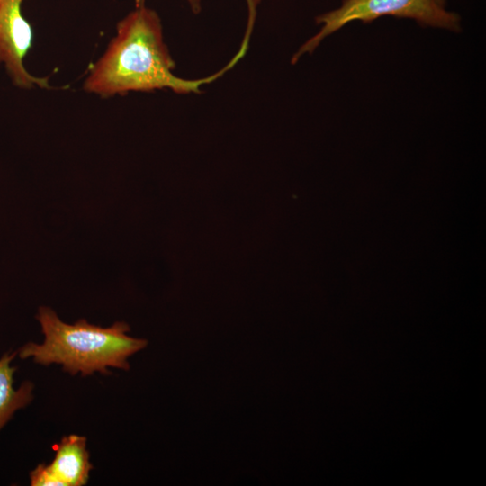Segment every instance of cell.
Returning <instances> with one entry per match:
<instances>
[{
    "label": "cell",
    "mask_w": 486,
    "mask_h": 486,
    "mask_svg": "<svg viewBox=\"0 0 486 486\" xmlns=\"http://www.w3.org/2000/svg\"><path fill=\"white\" fill-rule=\"evenodd\" d=\"M250 32L247 30L232 59L215 74L183 78L173 72L176 63L164 40L159 15L146 4L135 5L117 23L114 37L90 68L83 88L102 98L164 89L179 94H200L203 86L221 77L245 56Z\"/></svg>",
    "instance_id": "1"
},
{
    "label": "cell",
    "mask_w": 486,
    "mask_h": 486,
    "mask_svg": "<svg viewBox=\"0 0 486 486\" xmlns=\"http://www.w3.org/2000/svg\"><path fill=\"white\" fill-rule=\"evenodd\" d=\"M45 340L30 342L21 347V358L33 357L43 365L60 364L72 375L83 376L100 372L109 374L108 367L129 370L127 359L147 346L148 341L127 335L130 327L115 322L108 328L88 323L81 319L74 324L63 322L49 307L41 306L37 314Z\"/></svg>",
    "instance_id": "2"
},
{
    "label": "cell",
    "mask_w": 486,
    "mask_h": 486,
    "mask_svg": "<svg viewBox=\"0 0 486 486\" xmlns=\"http://www.w3.org/2000/svg\"><path fill=\"white\" fill-rule=\"evenodd\" d=\"M392 15L415 20L419 25L442 28L459 32L461 17L446 10L436 0H343L341 5L315 18L320 31L307 40L292 55L295 64L303 55L311 54L328 36L355 21L370 22Z\"/></svg>",
    "instance_id": "3"
},
{
    "label": "cell",
    "mask_w": 486,
    "mask_h": 486,
    "mask_svg": "<svg viewBox=\"0 0 486 486\" xmlns=\"http://www.w3.org/2000/svg\"><path fill=\"white\" fill-rule=\"evenodd\" d=\"M24 0H0V63L22 89L51 88L47 77L32 75L24 59L33 42V31L22 13Z\"/></svg>",
    "instance_id": "4"
},
{
    "label": "cell",
    "mask_w": 486,
    "mask_h": 486,
    "mask_svg": "<svg viewBox=\"0 0 486 486\" xmlns=\"http://www.w3.org/2000/svg\"><path fill=\"white\" fill-rule=\"evenodd\" d=\"M53 449L56 454L49 465L64 485L86 484L93 468L86 450V438L78 435L65 436Z\"/></svg>",
    "instance_id": "5"
},
{
    "label": "cell",
    "mask_w": 486,
    "mask_h": 486,
    "mask_svg": "<svg viewBox=\"0 0 486 486\" xmlns=\"http://www.w3.org/2000/svg\"><path fill=\"white\" fill-rule=\"evenodd\" d=\"M16 353H5L0 358V429L15 410L25 407L32 400L33 384L23 382L18 390L13 386L16 367L10 365Z\"/></svg>",
    "instance_id": "6"
},
{
    "label": "cell",
    "mask_w": 486,
    "mask_h": 486,
    "mask_svg": "<svg viewBox=\"0 0 486 486\" xmlns=\"http://www.w3.org/2000/svg\"><path fill=\"white\" fill-rule=\"evenodd\" d=\"M31 485L32 486H65L63 482L51 470L50 465L44 464H39L30 473Z\"/></svg>",
    "instance_id": "7"
},
{
    "label": "cell",
    "mask_w": 486,
    "mask_h": 486,
    "mask_svg": "<svg viewBox=\"0 0 486 486\" xmlns=\"http://www.w3.org/2000/svg\"><path fill=\"white\" fill-rule=\"evenodd\" d=\"M189 5L192 13L197 14L202 11V0H184ZM146 0H135V5L145 4Z\"/></svg>",
    "instance_id": "8"
},
{
    "label": "cell",
    "mask_w": 486,
    "mask_h": 486,
    "mask_svg": "<svg viewBox=\"0 0 486 486\" xmlns=\"http://www.w3.org/2000/svg\"><path fill=\"white\" fill-rule=\"evenodd\" d=\"M439 4L445 6L446 5V0H436Z\"/></svg>",
    "instance_id": "9"
}]
</instances>
